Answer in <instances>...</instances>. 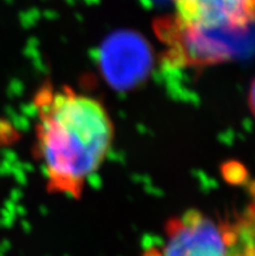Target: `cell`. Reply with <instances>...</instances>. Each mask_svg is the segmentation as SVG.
I'll return each instance as SVG.
<instances>
[{
  "label": "cell",
  "mask_w": 255,
  "mask_h": 256,
  "mask_svg": "<svg viewBox=\"0 0 255 256\" xmlns=\"http://www.w3.org/2000/svg\"><path fill=\"white\" fill-rule=\"evenodd\" d=\"M37 154L50 192L78 199L102 166L115 130L103 104L71 88L45 84L34 99Z\"/></svg>",
  "instance_id": "cell-1"
},
{
  "label": "cell",
  "mask_w": 255,
  "mask_h": 256,
  "mask_svg": "<svg viewBox=\"0 0 255 256\" xmlns=\"http://www.w3.org/2000/svg\"><path fill=\"white\" fill-rule=\"evenodd\" d=\"M252 218L224 220L190 210L165 225L162 244L145 256H254Z\"/></svg>",
  "instance_id": "cell-2"
},
{
  "label": "cell",
  "mask_w": 255,
  "mask_h": 256,
  "mask_svg": "<svg viewBox=\"0 0 255 256\" xmlns=\"http://www.w3.org/2000/svg\"><path fill=\"white\" fill-rule=\"evenodd\" d=\"M174 25L204 32H243L254 20V0H172Z\"/></svg>",
  "instance_id": "cell-3"
}]
</instances>
